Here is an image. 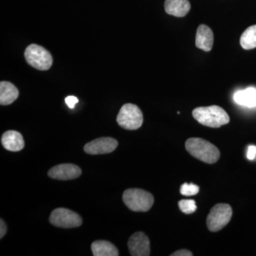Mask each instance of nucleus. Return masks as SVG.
I'll use <instances>...</instances> for the list:
<instances>
[{"label": "nucleus", "instance_id": "5701e85b", "mask_svg": "<svg viewBox=\"0 0 256 256\" xmlns=\"http://www.w3.org/2000/svg\"><path fill=\"white\" fill-rule=\"evenodd\" d=\"M8 228H6V224L2 220H0V238H2L6 233Z\"/></svg>", "mask_w": 256, "mask_h": 256}, {"label": "nucleus", "instance_id": "0eeeda50", "mask_svg": "<svg viewBox=\"0 0 256 256\" xmlns=\"http://www.w3.org/2000/svg\"><path fill=\"white\" fill-rule=\"evenodd\" d=\"M50 222L58 228H73L80 226L82 223V217L68 208H56L50 216Z\"/></svg>", "mask_w": 256, "mask_h": 256}, {"label": "nucleus", "instance_id": "f3484780", "mask_svg": "<svg viewBox=\"0 0 256 256\" xmlns=\"http://www.w3.org/2000/svg\"><path fill=\"white\" fill-rule=\"evenodd\" d=\"M240 46L246 50L256 48V25L246 28L240 38Z\"/></svg>", "mask_w": 256, "mask_h": 256}, {"label": "nucleus", "instance_id": "4be33fe9", "mask_svg": "<svg viewBox=\"0 0 256 256\" xmlns=\"http://www.w3.org/2000/svg\"><path fill=\"white\" fill-rule=\"evenodd\" d=\"M171 256H192L193 254L190 250H186V249H182V250H178V252H173L172 254L170 255Z\"/></svg>", "mask_w": 256, "mask_h": 256}, {"label": "nucleus", "instance_id": "a211bd4d", "mask_svg": "<svg viewBox=\"0 0 256 256\" xmlns=\"http://www.w3.org/2000/svg\"><path fill=\"white\" fill-rule=\"evenodd\" d=\"M180 210L186 214H190L196 212L197 207L196 202L193 200H182L178 202Z\"/></svg>", "mask_w": 256, "mask_h": 256}, {"label": "nucleus", "instance_id": "f8f14e48", "mask_svg": "<svg viewBox=\"0 0 256 256\" xmlns=\"http://www.w3.org/2000/svg\"><path fill=\"white\" fill-rule=\"evenodd\" d=\"M214 34L212 30L205 24H201L197 28L196 46L197 48L208 52L212 50L214 44Z\"/></svg>", "mask_w": 256, "mask_h": 256}, {"label": "nucleus", "instance_id": "aec40b11", "mask_svg": "<svg viewBox=\"0 0 256 256\" xmlns=\"http://www.w3.org/2000/svg\"><path fill=\"white\" fill-rule=\"evenodd\" d=\"M65 102L68 106L69 108L73 109L75 107L76 104H78V99L75 96H70L66 98Z\"/></svg>", "mask_w": 256, "mask_h": 256}, {"label": "nucleus", "instance_id": "f257e3e1", "mask_svg": "<svg viewBox=\"0 0 256 256\" xmlns=\"http://www.w3.org/2000/svg\"><path fill=\"white\" fill-rule=\"evenodd\" d=\"M185 148L194 158L207 164H214L220 158V151L213 144L202 138H190Z\"/></svg>", "mask_w": 256, "mask_h": 256}, {"label": "nucleus", "instance_id": "6e6552de", "mask_svg": "<svg viewBox=\"0 0 256 256\" xmlns=\"http://www.w3.org/2000/svg\"><path fill=\"white\" fill-rule=\"evenodd\" d=\"M128 248L132 256L150 255V242L146 234L137 232L131 236L128 242Z\"/></svg>", "mask_w": 256, "mask_h": 256}, {"label": "nucleus", "instance_id": "ddd939ff", "mask_svg": "<svg viewBox=\"0 0 256 256\" xmlns=\"http://www.w3.org/2000/svg\"><path fill=\"white\" fill-rule=\"evenodd\" d=\"M164 10L168 14L184 18L191 10V4L188 0H166Z\"/></svg>", "mask_w": 256, "mask_h": 256}, {"label": "nucleus", "instance_id": "4468645a", "mask_svg": "<svg viewBox=\"0 0 256 256\" xmlns=\"http://www.w3.org/2000/svg\"><path fill=\"white\" fill-rule=\"evenodd\" d=\"M20 92L14 84L8 82H0V104L8 106L18 98Z\"/></svg>", "mask_w": 256, "mask_h": 256}, {"label": "nucleus", "instance_id": "6ab92c4d", "mask_svg": "<svg viewBox=\"0 0 256 256\" xmlns=\"http://www.w3.org/2000/svg\"><path fill=\"white\" fill-rule=\"evenodd\" d=\"M200 192V188L194 184H183L180 188V193L184 196H194Z\"/></svg>", "mask_w": 256, "mask_h": 256}, {"label": "nucleus", "instance_id": "412c9836", "mask_svg": "<svg viewBox=\"0 0 256 256\" xmlns=\"http://www.w3.org/2000/svg\"><path fill=\"white\" fill-rule=\"evenodd\" d=\"M256 154V146H250L248 149L247 158L248 159L252 160L255 158Z\"/></svg>", "mask_w": 256, "mask_h": 256}, {"label": "nucleus", "instance_id": "9d476101", "mask_svg": "<svg viewBox=\"0 0 256 256\" xmlns=\"http://www.w3.org/2000/svg\"><path fill=\"white\" fill-rule=\"evenodd\" d=\"M82 174L79 166L73 164H62L54 166L48 171L50 178L57 180H72L79 178Z\"/></svg>", "mask_w": 256, "mask_h": 256}, {"label": "nucleus", "instance_id": "1a4fd4ad", "mask_svg": "<svg viewBox=\"0 0 256 256\" xmlns=\"http://www.w3.org/2000/svg\"><path fill=\"white\" fill-rule=\"evenodd\" d=\"M118 146L116 140L111 138H100L87 143L84 146V151L89 154H108L112 152Z\"/></svg>", "mask_w": 256, "mask_h": 256}, {"label": "nucleus", "instance_id": "f03ea898", "mask_svg": "<svg viewBox=\"0 0 256 256\" xmlns=\"http://www.w3.org/2000/svg\"><path fill=\"white\" fill-rule=\"evenodd\" d=\"M192 114L200 124L212 128H220L230 121L228 114L218 106L196 108Z\"/></svg>", "mask_w": 256, "mask_h": 256}, {"label": "nucleus", "instance_id": "39448f33", "mask_svg": "<svg viewBox=\"0 0 256 256\" xmlns=\"http://www.w3.org/2000/svg\"><path fill=\"white\" fill-rule=\"evenodd\" d=\"M117 122L124 129L128 130H138L143 124L142 111L134 104H124L118 114Z\"/></svg>", "mask_w": 256, "mask_h": 256}, {"label": "nucleus", "instance_id": "7ed1b4c3", "mask_svg": "<svg viewBox=\"0 0 256 256\" xmlns=\"http://www.w3.org/2000/svg\"><path fill=\"white\" fill-rule=\"evenodd\" d=\"M122 200L128 208L133 212H146L154 204V197L140 188H129L122 194Z\"/></svg>", "mask_w": 256, "mask_h": 256}, {"label": "nucleus", "instance_id": "20e7f679", "mask_svg": "<svg viewBox=\"0 0 256 256\" xmlns=\"http://www.w3.org/2000/svg\"><path fill=\"white\" fill-rule=\"evenodd\" d=\"M24 57L28 65L37 70H48L53 64V57L50 52L36 44L26 47Z\"/></svg>", "mask_w": 256, "mask_h": 256}, {"label": "nucleus", "instance_id": "2eb2a0df", "mask_svg": "<svg viewBox=\"0 0 256 256\" xmlns=\"http://www.w3.org/2000/svg\"><path fill=\"white\" fill-rule=\"evenodd\" d=\"M94 256H118L119 252L114 244L107 240H96L92 245Z\"/></svg>", "mask_w": 256, "mask_h": 256}, {"label": "nucleus", "instance_id": "dca6fc26", "mask_svg": "<svg viewBox=\"0 0 256 256\" xmlns=\"http://www.w3.org/2000/svg\"><path fill=\"white\" fill-rule=\"evenodd\" d=\"M234 100L238 105L248 108L256 107V89L248 88L244 90H239L234 96Z\"/></svg>", "mask_w": 256, "mask_h": 256}, {"label": "nucleus", "instance_id": "9b49d317", "mask_svg": "<svg viewBox=\"0 0 256 256\" xmlns=\"http://www.w3.org/2000/svg\"><path fill=\"white\" fill-rule=\"evenodd\" d=\"M1 140L3 146L9 151L18 152L24 148L22 136L18 131H6L2 136Z\"/></svg>", "mask_w": 256, "mask_h": 256}, {"label": "nucleus", "instance_id": "423d86ee", "mask_svg": "<svg viewBox=\"0 0 256 256\" xmlns=\"http://www.w3.org/2000/svg\"><path fill=\"white\" fill-rule=\"evenodd\" d=\"M232 206L227 204L215 205L207 216V228L212 232L222 230L232 220Z\"/></svg>", "mask_w": 256, "mask_h": 256}]
</instances>
